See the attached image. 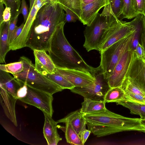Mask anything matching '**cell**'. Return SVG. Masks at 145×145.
<instances>
[{
    "label": "cell",
    "mask_w": 145,
    "mask_h": 145,
    "mask_svg": "<svg viewBox=\"0 0 145 145\" xmlns=\"http://www.w3.org/2000/svg\"><path fill=\"white\" fill-rule=\"evenodd\" d=\"M58 3H48L38 11L31 27L25 47L48 51L57 26L65 22V14Z\"/></svg>",
    "instance_id": "cell-1"
},
{
    "label": "cell",
    "mask_w": 145,
    "mask_h": 145,
    "mask_svg": "<svg viewBox=\"0 0 145 145\" xmlns=\"http://www.w3.org/2000/svg\"><path fill=\"white\" fill-rule=\"evenodd\" d=\"M88 129L97 137L124 131H137L145 133L141 119L125 117L107 109L104 112L83 114Z\"/></svg>",
    "instance_id": "cell-2"
},
{
    "label": "cell",
    "mask_w": 145,
    "mask_h": 145,
    "mask_svg": "<svg viewBox=\"0 0 145 145\" xmlns=\"http://www.w3.org/2000/svg\"><path fill=\"white\" fill-rule=\"evenodd\" d=\"M65 23L59 24L54 32L48 51L49 55L57 68L91 72L93 67L86 63L65 37Z\"/></svg>",
    "instance_id": "cell-3"
},
{
    "label": "cell",
    "mask_w": 145,
    "mask_h": 145,
    "mask_svg": "<svg viewBox=\"0 0 145 145\" xmlns=\"http://www.w3.org/2000/svg\"><path fill=\"white\" fill-rule=\"evenodd\" d=\"M118 19L105 8L101 14H97L84 31L85 41L83 46L88 52L93 50L99 51L106 39L109 28Z\"/></svg>",
    "instance_id": "cell-4"
},
{
    "label": "cell",
    "mask_w": 145,
    "mask_h": 145,
    "mask_svg": "<svg viewBox=\"0 0 145 145\" xmlns=\"http://www.w3.org/2000/svg\"><path fill=\"white\" fill-rule=\"evenodd\" d=\"M20 60L24 65L21 72L12 74L14 77L23 84L53 95L63 89L60 86L41 74L36 69L30 60L22 56Z\"/></svg>",
    "instance_id": "cell-5"
},
{
    "label": "cell",
    "mask_w": 145,
    "mask_h": 145,
    "mask_svg": "<svg viewBox=\"0 0 145 145\" xmlns=\"http://www.w3.org/2000/svg\"><path fill=\"white\" fill-rule=\"evenodd\" d=\"M134 33L100 52V65L106 79H107L111 75L116 65L124 54L131 49V42Z\"/></svg>",
    "instance_id": "cell-6"
},
{
    "label": "cell",
    "mask_w": 145,
    "mask_h": 145,
    "mask_svg": "<svg viewBox=\"0 0 145 145\" xmlns=\"http://www.w3.org/2000/svg\"><path fill=\"white\" fill-rule=\"evenodd\" d=\"M90 72L95 79L94 81L84 87H74L70 90L84 98L97 101L104 100L106 92L110 88L108 80L105 78L100 65L97 68L92 67Z\"/></svg>",
    "instance_id": "cell-7"
},
{
    "label": "cell",
    "mask_w": 145,
    "mask_h": 145,
    "mask_svg": "<svg viewBox=\"0 0 145 145\" xmlns=\"http://www.w3.org/2000/svg\"><path fill=\"white\" fill-rule=\"evenodd\" d=\"M26 96L19 99L25 103L33 106L52 117L53 113L52 95L27 86Z\"/></svg>",
    "instance_id": "cell-8"
},
{
    "label": "cell",
    "mask_w": 145,
    "mask_h": 145,
    "mask_svg": "<svg viewBox=\"0 0 145 145\" xmlns=\"http://www.w3.org/2000/svg\"><path fill=\"white\" fill-rule=\"evenodd\" d=\"M135 30L131 22L118 19L109 28L106 39L99 48L102 51L120 40L133 33Z\"/></svg>",
    "instance_id": "cell-9"
},
{
    "label": "cell",
    "mask_w": 145,
    "mask_h": 145,
    "mask_svg": "<svg viewBox=\"0 0 145 145\" xmlns=\"http://www.w3.org/2000/svg\"><path fill=\"white\" fill-rule=\"evenodd\" d=\"M135 52L130 49L122 55L116 65L111 75L107 79L110 88L121 87L126 77L133 59Z\"/></svg>",
    "instance_id": "cell-10"
},
{
    "label": "cell",
    "mask_w": 145,
    "mask_h": 145,
    "mask_svg": "<svg viewBox=\"0 0 145 145\" xmlns=\"http://www.w3.org/2000/svg\"><path fill=\"white\" fill-rule=\"evenodd\" d=\"M48 3H50L49 0H35L21 33L14 42L10 44V50H16L25 47L29 31L37 13L42 6Z\"/></svg>",
    "instance_id": "cell-11"
},
{
    "label": "cell",
    "mask_w": 145,
    "mask_h": 145,
    "mask_svg": "<svg viewBox=\"0 0 145 145\" xmlns=\"http://www.w3.org/2000/svg\"><path fill=\"white\" fill-rule=\"evenodd\" d=\"M57 68V71L64 76L74 87H82L94 81L95 79L89 71Z\"/></svg>",
    "instance_id": "cell-12"
},
{
    "label": "cell",
    "mask_w": 145,
    "mask_h": 145,
    "mask_svg": "<svg viewBox=\"0 0 145 145\" xmlns=\"http://www.w3.org/2000/svg\"><path fill=\"white\" fill-rule=\"evenodd\" d=\"M127 77L131 78L145 93V62L137 58L135 52Z\"/></svg>",
    "instance_id": "cell-13"
},
{
    "label": "cell",
    "mask_w": 145,
    "mask_h": 145,
    "mask_svg": "<svg viewBox=\"0 0 145 145\" xmlns=\"http://www.w3.org/2000/svg\"><path fill=\"white\" fill-rule=\"evenodd\" d=\"M33 51L35 60V66L38 72L45 76L56 71V66L46 51L36 50Z\"/></svg>",
    "instance_id": "cell-14"
},
{
    "label": "cell",
    "mask_w": 145,
    "mask_h": 145,
    "mask_svg": "<svg viewBox=\"0 0 145 145\" xmlns=\"http://www.w3.org/2000/svg\"><path fill=\"white\" fill-rule=\"evenodd\" d=\"M0 87V103L7 117L16 126L17 123L15 106L18 99L7 92L2 86Z\"/></svg>",
    "instance_id": "cell-15"
},
{
    "label": "cell",
    "mask_w": 145,
    "mask_h": 145,
    "mask_svg": "<svg viewBox=\"0 0 145 145\" xmlns=\"http://www.w3.org/2000/svg\"><path fill=\"white\" fill-rule=\"evenodd\" d=\"M106 3V0H96L87 4H82V14L80 21L84 25H89Z\"/></svg>",
    "instance_id": "cell-16"
},
{
    "label": "cell",
    "mask_w": 145,
    "mask_h": 145,
    "mask_svg": "<svg viewBox=\"0 0 145 145\" xmlns=\"http://www.w3.org/2000/svg\"><path fill=\"white\" fill-rule=\"evenodd\" d=\"M45 117L43 133L48 145H56L62 140L58 134L57 128L58 123L48 114L43 112Z\"/></svg>",
    "instance_id": "cell-17"
},
{
    "label": "cell",
    "mask_w": 145,
    "mask_h": 145,
    "mask_svg": "<svg viewBox=\"0 0 145 145\" xmlns=\"http://www.w3.org/2000/svg\"><path fill=\"white\" fill-rule=\"evenodd\" d=\"M57 122L58 123H69L79 135L82 131L86 129V121L80 109L70 113Z\"/></svg>",
    "instance_id": "cell-18"
},
{
    "label": "cell",
    "mask_w": 145,
    "mask_h": 145,
    "mask_svg": "<svg viewBox=\"0 0 145 145\" xmlns=\"http://www.w3.org/2000/svg\"><path fill=\"white\" fill-rule=\"evenodd\" d=\"M9 73L0 70V86L17 99V91L24 84Z\"/></svg>",
    "instance_id": "cell-19"
},
{
    "label": "cell",
    "mask_w": 145,
    "mask_h": 145,
    "mask_svg": "<svg viewBox=\"0 0 145 145\" xmlns=\"http://www.w3.org/2000/svg\"><path fill=\"white\" fill-rule=\"evenodd\" d=\"M10 21H3L0 24V62H5L7 53L10 50L8 41V27Z\"/></svg>",
    "instance_id": "cell-20"
},
{
    "label": "cell",
    "mask_w": 145,
    "mask_h": 145,
    "mask_svg": "<svg viewBox=\"0 0 145 145\" xmlns=\"http://www.w3.org/2000/svg\"><path fill=\"white\" fill-rule=\"evenodd\" d=\"M105 104L104 100L97 101L84 98L80 110L83 114L104 112L107 109Z\"/></svg>",
    "instance_id": "cell-21"
},
{
    "label": "cell",
    "mask_w": 145,
    "mask_h": 145,
    "mask_svg": "<svg viewBox=\"0 0 145 145\" xmlns=\"http://www.w3.org/2000/svg\"><path fill=\"white\" fill-rule=\"evenodd\" d=\"M142 14H139L131 22L134 26L135 31L133 33L131 44V48L135 52L143 29V18Z\"/></svg>",
    "instance_id": "cell-22"
},
{
    "label": "cell",
    "mask_w": 145,
    "mask_h": 145,
    "mask_svg": "<svg viewBox=\"0 0 145 145\" xmlns=\"http://www.w3.org/2000/svg\"><path fill=\"white\" fill-rule=\"evenodd\" d=\"M125 92L121 87L110 88L106 92L104 100L106 103H116L124 99Z\"/></svg>",
    "instance_id": "cell-23"
},
{
    "label": "cell",
    "mask_w": 145,
    "mask_h": 145,
    "mask_svg": "<svg viewBox=\"0 0 145 145\" xmlns=\"http://www.w3.org/2000/svg\"><path fill=\"white\" fill-rule=\"evenodd\" d=\"M116 103L128 108L131 113L139 115L141 120H145V104L125 101H120Z\"/></svg>",
    "instance_id": "cell-24"
},
{
    "label": "cell",
    "mask_w": 145,
    "mask_h": 145,
    "mask_svg": "<svg viewBox=\"0 0 145 145\" xmlns=\"http://www.w3.org/2000/svg\"><path fill=\"white\" fill-rule=\"evenodd\" d=\"M45 76L63 90L65 89L71 90L74 87L66 78L57 71Z\"/></svg>",
    "instance_id": "cell-25"
},
{
    "label": "cell",
    "mask_w": 145,
    "mask_h": 145,
    "mask_svg": "<svg viewBox=\"0 0 145 145\" xmlns=\"http://www.w3.org/2000/svg\"><path fill=\"white\" fill-rule=\"evenodd\" d=\"M65 136L67 142L72 145H83L80 136L69 123H65Z\"/></svg>",
    "instance_id": "cell-26"
},
{
    "label": "cell",
    "mask_w": 145,
    "mask_h": 145,
    "mask_svg": "<svg viewBox=\"0 0 145 145\" xmlns=\"http://www.w3.org/2000/svg\"><path fill=\"white\" fill-rule=\"evenodd\" d=\"M123 0H106L104 7L106 8L116 18L118 19L121 15Z\"/></svg>",
    "instance_id": "cell-27"
},
{
    "label": "cell",
    "mask_w": 145,
    "mask_h": 145,
    "mask_svg": "<svg viewBox=\"0 0 145 145\" xmlns=\"http://www.w3.org/2000/svg\"><path fill=\"white\" fill-rule=\"evenodd\" d=\"M139 14L134 8L132 0H123L121 15L123 18L131 19Z\"/></svg>",
    "instance_id": "cell-28"
},
{
    "label": "cell",
    "mask_w": 145,
    "mask_h": 145,
    "mask_svg": "<svg viewBox=\"0 0 145 145\" xmlns=\"http://www.w3.org/2000/svg\"><path fill=\"white\" fill-rule=\"evenodd\" d=\"M82 0H63L59 4L62 8L66 7L71 10L78 16L80 20L82 14Z\"/></svg>",
    "instance_id": "cell-29"
},
{
    "label": "cell",
    "mask_w": 145,
    "mask_h": 145,
    "mask_svg": "<svg viewBox=\"0 0 145 145\" xmlns=\"http://www.w3.org/2000/svg\"><path fill=\"white\" fill-rule=\"evenodd\" d=\"M121 87L124 91H129L145 96V93L129 77H126Z\"/></svg>",
    "instance_id": "cell-30"
},
{
    "label": "cell",
    "mask_w": 145,
    "mask_h": 145,
    "mask_svg": "<svg viewBox=\"0 0 145 145\" xmlns=\"http://www.w3.org/2000/svg\"><path fill=\"white\" fill-rule=\"evenodd\" d=\"M24 65L22 61L20 60L18 62L7 64H0V70L10 73L12 74H18L22 71Z\"/></svg>",
    "instance_id": "cell-31"
},
{
    "label": "cell",
    "mask_w": 145,
    "mask_h": 145,
    "mask_svg": "<svg viewBox=\"0 0 145 145\" xmlns=\"http://www.w3.org/2000/svg\"><path fill=\"white\" fill-rule=\"evenodd\" d=\"M1 0L5 4L6 7L10 8L11 17L10 21L14 19L17 15L20 14L19 12L21 3L20 0Z\"/></svg>",
    "instance_id": "cell-32"
},
{
    "label": "cell",
    "mask_w": 145,
    "mask_h": 145,
    "mask_svg": "<svg viewBox=\"0 0 145 145\" xmlns=\"http://www.w3.org/2000/svg\"><path fill=\"white\" fill-rule=\"evenodd\" d=\"M125 92L124 99L122 101L145 104V96L129 91Z\"/></svg>",
    "instance_id": "cell-33"
},
{
    "label": "cell",
    "mask_w": 145,
    "mask_h": 145,
    "mask_svg": "<svg viewBox=\"0 0 145 145\" xmlns=\"http://www.w3.org/2000/svg\"><path fill=\"white\" fill-rule=\"evenodd\" d=\"M65 11V21L68 22H75L77 20H79L78 16L71 10L66 7L62 8Z\"/></svg>",
    "instance_id": "cell-34"
},
{
    "label": "cell",
    "mask_w": 145,
    "mask_h": 145,
    "mask_svg": "<svg viewBox=\"0 0 145 145\" xmlns=\"http://www.w3.org/2000/svg\"><path fill=\"white\" fill-rule=\"evenodd\" d=\"M134 8L138 14H143L145 0H132Z\"/></svg>",
    "instance_id": "cell-35"
},
{
    "label": "cell",
    "mask_w": 145,
    "mask_h": 145,
    "mask_svg": "<svg viewBox=\"0 0 145 145\" xmlns=\"http://www.w3.org/2000/svg\"><path fill=\"white\" fill-rule=\"evenodd\" d=\"M19 12L20 14L21 13L23 15L24 18V23H25L29 15L28 7L25 0H22L21 7Z\"/></svg>",
    "instance_id": "cell-36"
},
{
    "label": "cell",
    "mask_w": 145,
    "mask_h": 145,
    "mask_svg": "<svg viewBox=\"0 0 145 145\" xmlns=\"http://www.w3.org/2000/svg\"><path fill=\"white\" fill-rule=\"evenodd\" d=\"M25 25L23 23L18 27H17L12 34L9 41V45L14 42L19 36L21 33Z\"/></svg>",
    "instance_id": "cell-37"
},
{
    "label": "cell",
    "mask_w": 145,
    "mask_h": 145,
    "mask_svg": "<svg viewBox=\"0 0 145 145\" xmlns=\"http://www.w3.org/2000/svg\"><path fill=\"white\" fill-rule=\"evenodd\" d=\"M18 15H17L14 19L10 22L8 27V39L9 42L12 34L17 27L16 25L18 20Z\"/></svg>",
    "instance_id": "cell-38"
},
{
    "label": "cell",
    "mask_w": 145,
    "mask_h": 145,
    "mask_svg": "<svg viewBox=\"0 0 145 145\" xmlns=\"http://www.w3.org/2000/svg\"><path fill=\"white\" fill-rule=\"evenodd\" d=\"M135 52L137 58L143 59L145 55V51L143 46L140 42L138 43Z\"/></svg>",
    "instance_id": "cell-39"
},
{
    "label": "cell",
    "mask_w": 145,
    "mask_h": 145,
    "mask_svg": "<svg viewBox=\"0 0 145 145\" xmlns=\"http://www.w3.org/2000/svg\"><path fill=\"white\" fill-rule=\"evenodd\" d=\"M27 86L25 84H24L17 91V95L18 99L25 97L27 93Z\"/></svg>",
    "instance_id": "cell-40"
},
{
    "label": "cell",
    "mask_w": 145,
    "mask_h": 145,
    "mask_svg": "<svg viewBox=\"0 0 145 145\" xmlns=\"http://www.w3.org/2000/svg\"><path fill=\"white\" fill-rule=\"evenodd\" d=\"M91 133V131L90 130L86 129L82 131L80 133L79 136L83 145L85 143Z\"/></svg>",
    "instance_id": "cell-41"
},
{
    "label": "cell",
    "mask_w": 145,
    "mask_h": 145,
    "mask_svg": "<svg viewBox=\"0 0 145 145\" xmlns=\"http://www.w3.org/2000/svg\"><path fill=\"white\" fill-rule=\"evenodd\" d=\"M11 17L10 8L6 7L3 14V21L5 22L10 21Z\"/></svg>",
    "instance_id": "cell-42"
},
{
    "label": "cell",
    "mask_w": 145,
    "mask_h": 145,
    "mask_svg": "<svg viewBox=\"0 0 145 145\" xmlns=\"http://www.w3.org/2000/svg\"><path fill=\"white\" fill-rule=\"evenodd\" d=\"M143 29L141 36V44L143 46L145 51V16L143 18Z\"/></svg>",
    "instance_id": "cell-43"
},
{
    "label": "cell",
    "mask_w": 145,
    "mask_h": 145,
    "mask_svg": "<svg viewBox=\"0 0 145 145\" xmlns=\"http://www.w3.org/2000/svg\"><path fill=\"white\" fill-rule=\"evenodd\" d=\"M3 4L4 3L1 0H0V24L3 21V14L5 10L3 6Z\"/></svg>",
    "instance_id": "cell-44"
},
{
    "label": "cell",
    "mask_w": 145,
    "mask_h": 145,
    "mask_svg": "<svg viewBox=\"0 0 145 145\" xmlns=\"http://www.w3.org/2000/svg\"><path fill=\"white\" fill-rule=\"evenodd\" d=\"M96 0H82V3L86 5L92 3Z\"/></svg>",
    "instance_id": "cell-45"
},
{
    "label": "cell",
    "mask_w": 145,
    "mask_h": 145,
    "mask_svg": "<svg viewBox=\"0 0 145 145\" xmlns=\"http://www.w3.org/2000/svg\"><path fill=\"white\" fill-rule=\"evenodd\" d=\"M35 0H30V7L29 11L31 10L34 3L35 2Z\"/></svg>",
    "instance_id": "cell-46"
},
{
    "label": "cell",
    "mask_w": 145,
    "mask_h": 145,
    "mask_svg": "<svg viewBox=\"0 0 145 145\" xmlns=\"http://www.w3.org/2000/svg\"><path fill=\"white\" fill-rule=\"evenodd\" d=\"M50 3L52 4L58 3L57 0H49Z\"/></svg>",
    "instance_id": "cell-47"
},
{
    "label": "cell",
    "mask_w": 145,
    "mask_h": 145,
    "mask_svg": "<svg viewBox=\"0 0 145 145\" xmlns=\"http://www.w3.org/2000/svg\"><path fill=\"white\" fill-rule=\"evenodd\" d=\"M140 122L142 125L145 127V120H141Z\"/></svg>",
    "instance_id": "cell-48"
},
{
    "label": "cell",
    "mask_w": 145,
    "mask_h": 145,
    "mask_svg": "<svg viewBox=\"0 0 145 145\" xmlns=\"http://www.w3.org/2000/svg\"><path fill=\"white\" fill-rule=\"evenodd\" d=\"M143 14L144 16H145V3L144 4Z\"/></svg>",
    "instance_id": "cell-49"
},
{
    "label": "cell",
    "mask_w": 145,
    "mask_h": 145,
    "mask_svg": "<svg viewBox=\"0 0 145 145\" xmlns=\"http://www.w3.org/2000/svg\"><path fill=\"white\" fill-rule=\"evenodd\" d=\"M63 0H57L58 3L60 4L62 1Z\"/></svg>",
    "instance_id": "cell-50"
},
{
    "label": "cell",
    "mask_w": 145,
    "mask_h": 145,
    "mask_svg": "<svg viewBox=\"0 0 145 145\" xmlns=\"http://www.w3.org/2000/svg\"><path fill=\"white\" fill-rule=\"evenodd\" d=\"M142 60L145 62V55L144 58Z\"/></svg>",
    "instance_id": "cell-51"
}]
</instances>
